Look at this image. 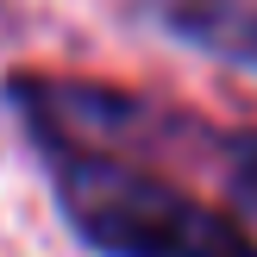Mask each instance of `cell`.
I'll return each mask as SVG.
<instances>
[{
  "instance_id": "cell-1",
  "label": "cell",
  "mask_w": 257,
  "mask_h": 257,
  "mask_svg": "<svg viewBox=\"0 0 257 257\" xmlns=\"http://www.w3.org/2000/svg\"><path fill=\"white\" fill-rule=\"evenodd\" d=\"M57 201L69 226L107 257H257L245 226L107 151H69L57 163Z\"/></svg>"
},
{
  "instance_id": "cell-2",
  "label": "cell",
  "mask_w": 257,
  "mask_h": 257,
  "mask_svg": "<svg viewBox=\"0 0 257 257\" xmlns=\"http://www.w3.org/2000/svg\"><path fill=\"white\" fill-rule=\"evenodd\" d=\"M163 19H170L176 38L257 69V0H170Z\"/></svg>"
},
{
  "instance_id": "cell-3",
  "label": "cell",
  "mask_w": 257,
  "mask_h": 257,
  "mask_svg": "<svg viewBox=\"0 0 257 257\" xmlns=\"http://www.w3.org/2000/svg\"><path fill=\"white\" fill-rule=\"evenodd\" d=\"M232 188H238V201L257 213V138L251 145H238V170H232Z\"/></svg>"
}]
</instances>
